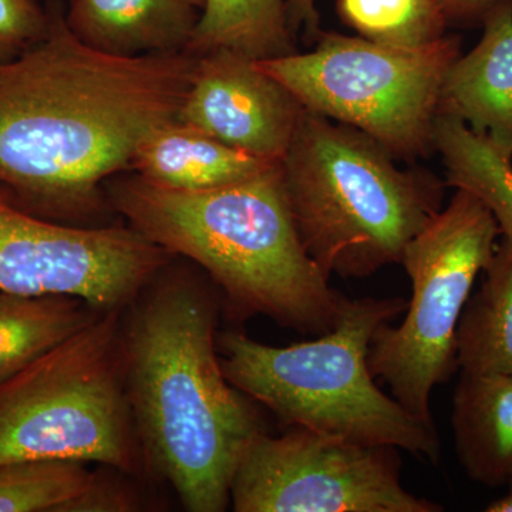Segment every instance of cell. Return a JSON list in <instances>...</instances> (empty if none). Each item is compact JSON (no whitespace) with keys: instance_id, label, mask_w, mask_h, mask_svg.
<instances>
[{"instance_id":"8","label":"cell","mask_w":512,"mask_h":512,"mask_svg":"<svg viewBox=\"0 0 512 512\" xmlns=\"http://www.w3.org/2000/svg\"><path fill=\"white\" fill-rule=\"evenodd\" d=\"M501 231L493 212L473 192L456 190L409 242L402 264L412 299L402 325L383 323L373 335V376L417 419L434 426L431 394L458 369L456 332L474 282L493 258Z\"/></svg>"},{"instance_id":"3","label":"cell","mask_w":512,"mask_h":512,"mask_svg":"<svg viewBox=\"0 0 512 512\" xmlns=\"http://www.w3.org/2000/svg\"><path fill=\"white\" fill-rule=\"evenodd\" d=\"M106 190L128 227L207 272L232 318L266 316L315 336L338 323L349 299L306 251L281 163L211 190H174L138 174L111 178Z\"/></svg>"},{"instance_id":"9","label":"cell","mask_w":512,"mask_h":512,"mask_svg":"<svg viewBox=\"0 0 512 512\" xmlns=\"http://www.w3.org/2000/svg\"><path fill=\"white\" fill-rule=\"evenodd\" d=\"M399 448L301 427L264 433L245 450L231 484L237 512H441L404 488Z\"/></svg>"},{"instance_id":"7","label":"cell","mask_w":512,"mask_h":512,"mask_svg":"<svg viewBox=\"0 0 512 512\" xmlns=\"http://www.w3.org/2000/svg\"><path fill=\"white\" fill-rule=\"evenodd\" d=\"M461 56V39L402 49L320 30L309 52L258 60L303 109L356 128L396 160L434 150L441 86Z\"/></svg>"},{"instance_id":"26","label":"cell","mask_w":512,"mask_h":512,"mask_svg":"<svg viewBox=\"0 0 512 512\" xmlns=\"http://www.w3.org/2000/svg\"><path fill=\"white\" fill-rule=\"evenodd\" d=\"M487 512H512V491L500 498V500L494 501V503L488 504L485 508Z\"/></svg>"},{"instance_id":"10","label":"cell","mask_w":512,"mask_h":512,"mask_svg":"<svg viewBox=\"0 0 512 512\" xmlns=\"http://www.w3.org/2000/svg\"><path fill=\"white\" fill-rule=\"evenodd\" d=\"M173 258L128 225L59 224L0 195V292L70 296L99 312L123 311Z\"/></svg>"},{"instance_id":"25","label":"cell","mask_w":512,"mask_h":512,"mask_svg":"<svg viewBox=\"0 0 512 512\" xmlns=\"http://www.w3.org/2000/svg\"><path fill=\"white\" fill-rule=\"evenodd\" d=\"M498 0H439L441 12L450 25H477Z\"/></svg>"},{"instance_id":"23","label":"cell","mask_w":512,"mask_h":512,"mask_svg":"<svg viewBox=\"0 0 512 512\" xmlns=\"http://www.w3.org/2000/svg\"><path fill=\"white\" fill-rule=\"evenodd\" d=\"M131 474L111 467V473H93L86 488L60 507L59 512H133L141 510V495Z\"/></svg>"},{"instance_id":"11","label":"cell","mask_w":512,"mask_h":512,"mask_svg":"<svg viewBox=\"0 0 512 512\" xmlns=\"http://www.w3.org/2000/svg\"><path fill=\"white\" fill-rule=\"evenodd\" d=\"M305 109L258 60L218 49L198 56L175 120L248 156L281 163Z\"/></svg>"},{"instance_id":"22","label":"cell","mask_w":512,"mask_h":512,"mask_svg":"<svg viewBox=\"0 0 512 512\" xmlns=\"http://www.w3.org/2000/svg\"><path fill=\"white\" fill-rule=\"evenodd\" d=\"M49 26V10L37 0H0V63L42 42Z\"/></svg>"},{"instance_id":"21","label":"cell","mask_w":512,"mask_h":512,"mask_svg":"<svg viewBox=\"0 0 512 512\" xmlns=\"http://www.w3.org/2000/svg\"><path fill=\"white\" fill-rule=\"evenodd\" d=\"M87 464L20 460L0 464V512H59L92 478Z\"/></svg>"},{"instance_id":"6","label":"cell","mask_w":512,"mask_h":512,"mask_svg":"<svg viewBox=\"0 0 512 512\" xmlns=\"http://www.w3.org/2000/svg\"><path fill=\"white\" fill-rule=\"evenodd\" d=\"M121 312L97 313L0 384V464L47 458L147 473L128 402Z\"/></svg>"},{"instance_id":"15","label":"cell","mask_w":512,"mask_h":512,"mask_svg":"<svg viewBox=\"0 0 512 512\" xmlns=\"http://www.w3.org/2000/svg\"><path fill=\"white\" fill-rule=\"evenodd\" d=\"M454 444L461 466L495 488L512 477V375L461 372L453 397Z\"/></svg>"},{"instance_id":"27","label":"cell","mask_w":512,"mask_h":512,"mask_svg":"<svg viewBox=\"0 0 512 512\" xmlns=\"http://www.w3.org/2000/svg\"><path fill=\"white\" fill-rule=\"evenodd\" d=\"M183 2L188 3V5L194 6V8H197L198 10H201L202 6H204V0H183Z\"/></svg>"},{"instance_id":"20","label":"cell","mask_w":512,"mask_h":512,"mask_svg":"<svg viewBox=\"0 0 512 512\" xmlns=\"http://www.w3.org/2000/svg\"><path fill=\"white\" fill-rule=\"evenodd\" d=\"M339 19L379 45L420 49L446 36L439 0H338Z\"/></svg>"},{"instance_id":"17","label":"cell","mask_w":512,"mask_h":512,"mask_svg":"<svg viewBox=\"0 0 512 512\" xmlns=\"http://www.w3.org/2000/svg\"><path fill=\"white\" fill-rule=\"evenodd\" d=\"M234 50L254 60L292 55L296 50L286 0H204L187 52L195 56Z\"/></svg>"},{"instance_id":"24","label":"cell","mask_w":512,"mask_h":512,"mask_svg":"<svg viewBox=\"0 0 512 512\" xmlns=\"http://www.w3.org/2000/svg\"><path fill=\"white\" fill-rule=\"evenodd\" d=\"M316 2L318 0H286V16L293 36L303 32L311 43H315L320 33Z\"/></svg>"},{"instance_id":"12","label":"cell","mask_w":512,"mask_h":512,"mask_svg":"<svg viewBox=\"0 0 512 512\" xmlns=\"http://www.w3.org/2000/svg\"><path fill=\"white\" fill-rule=\"evenodd\" d=\"M477 46L451 64L439 116L463 121L512 160V0H498L481 19Z\"/></svg>"},{"instance_id":"2","label":"cell","mask_w":512,"mask_h":512,"mask_svg":"<svg viewBox=\"0 0 512 512\" xmlns=\"http://www.w3.org/2000/svg\"><path fill=\"white\" fill-rule=\"evenodd\" d=\"M220 306L210 285L170 262L121 312L128 402L144 466L190 512L231 507L239 461L265 431L254 400L222 370Z\"/></svg>"},{"instance_id":"13","label":"cell","mask_w":512,"mask_h":512,"mask_svg":"<svg viewBox=\"0 0 512 512\" xmlns=\"http://www.w3.org/2000/svg\"><path fill=\"white\" fill-rule=\"evenodd\" d=\"M64 16L84 45L138 57L187 49L200 10L183 0H70Z\"/></svg>"},{"instance_id":"5","label":"cell","mask_w":512,"mask_h":512,"mask_svg":"<svg viewBox=\"0 0 512 512\" xmlns=\"http://www.w3.org/2000/svg\"><path fill=\"white\" fill-rule=\"evenodd\" d=\"M407 305L403 298L349 299L335 328L289 346L225 330L217 338L222 370L232 386L286 426L396 447L439 463L436 426L383 393L370 372L373 335Z\"/></svg>"},{"instance_id":"16","label":"cell","mask_w":512,"mask_h":512,"mask_svg":"<svg viewBox=\"0 0 512 512\" xmlns=\"http://www.w3.org/2000/svg\"><path fill=\"white\" fill-rule=\"evenodd\" d=\"M456 332L458 369L512 375V239L497 245Z\"/></svg>"},{"instance_id":"4","label":"cell","mask_w":512,"mask_h":512,"mask_svg":"<svg viewBox=\"0 0 512 512\" xmlns=\"http://www.w3.org/2000/svg\"><path fill=\"white\" fill-rule=\"evenodd\" d=\"M396 161L362 131L303 111L282 178L303 245L329 279H363L400 264L443 210L446 185Z\"/></svg>"},{"instance_id":"14","label":"cell","mask_w":512,"mask_h":512,"mask_svg":"<svg viewBox=\"0 0 512 512\" xmlns=\"http://www.w3.org/2000/svg\"><path fill=\"white\" fill-rule=\"evenodd\" d=\"M274 164L174 120L141 141L130 171L163 187L201 191L247 180Z\"/></svg>"},{"instance_id":"1","label":"cell","mask_w":512,"mask_h":512,"mask_svg":"<svg viewBox=\"0 0 512 512\" xmlns=\"http://www.w3.org/2000/svg\"><path fill=\"white\" fill-rule=\"evenodd\" d=\"M47 36L0 63V195L42 220L99 227L106 185L141 141L174 121L198 56L117 57L84 45L60 0Z\"/></svg>"},{"instance_id":"28","label":"cell","mask_w":512,"mask_h":512,"mask_svg":"<svg viewBox=\"0 0 512 512\" xmlns=\"http://www.w3.org/2000/svg\"><path fill=\"white\" fill-rule=\"evenodd\" d=\"M508 487H510V490L512 491V477H511V480L508 481Z\"/></svg>"},{"instance_id":"19","label":"cell","mask_w":512,"mask_h":512,"mask_svg":"<svg viewBox=\"0 0 512 512\" xmlns=\"http://www.w3.org/2000/svg\"><path fill=\"white\" fill-rule=\"evenodd\" d=\"M434 150L446 167L447 185L473 192L493 212L501 235L512 239V160L463 121L439 116Z\"/></svg>"},{"instance_id":"18","label":"cell","mask_w":512,"mask_h":512,"mask_svg":"<svg viewBox=\"0 0 512 512\" xmlns=\"http://www.w3.org/2000/svg\"><path fill=\"white\" fill-rule=\"evenodd\" d=\"M97 313L70 296L0 292V384L82 329Z\"/></svg>"}]
</instances>
